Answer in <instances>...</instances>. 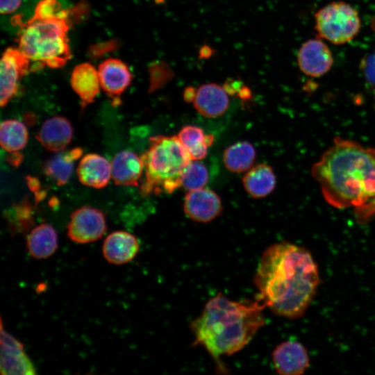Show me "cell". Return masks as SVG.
Here are the masks:
<instances>
[{
  "label": "cell",
  "mask_w": 375,
  "mask_h": 375,
  "mask_svg": "<svg viewBox=\"0 0 375 375\" xmlns=\"http://www.w3.org/2000/svg\"><path fill=\"white\" fill-rule=\"evenodd\" d=\"M319 281L317 266L309 251L286 242L263 251L253 277L258 299L274 314L290 319L304 314Z\"/></svg>",
  "instance_id": "cell-1"
},
{
  "label": "cell",
  "mask_w": 375,
  "mask_h": 375,
  "mask_svg": "<svg viewBox=\"0 0 375 375\" xmlns=\"http://www.w3.org/2000/svg\"><path fill=\"white\" fill-rule=\"evenodd\" d=\"M325 200L353 208L361 222L375 215V150L337 138L312 167Z\"/></svg>",
  "instance_id": "cell-2"
},
{
  "label": "cell",
  "mask_w": 375,
  "mask_h": 375,
  "mask_svg": "<svg viewBox=\"0 0 375 375\" xmlns=\"http://www.w3.org/2000/svg\"><path fill=\"white\" fill-rule=\"evenodd\" d=\"M265 306L256 301H233L221 293L210 299L201 314L190 322L194 344L204 347L221 373L227 372L220 358L243 349L265 324Z\"/></svg>",
  "instance_id": "cell-3"
},
{
  "label": "cell",
  "mask_w": 375,
  "mask_h": 375,
  "mask_svg": "<svg viewBox=\"0 0 375 375\" xmlns=\"http://www.w3.org/2000/svg\"><path fill=\"white\" fill-rule=\"evenodd\" d=\"M20 31L18 49L40 67L59 68L71 58L67 11L57 0H42L26 23L16 17Z\"/></svg>",
  "instance_id": "cell-4"
},
{
  "label": "cell",
  "mask_w": 375,
  "mask_h": 375,
  "mask_svg": "<svg viewBox=\"0 0 375 375\" xmlns=\"http://www.w3.org/2000/svg\"><path fill=\"white\" fill-rule=\"evenodd\" d=\"M140 157L144 170L140 193L144 196L171 194L181 187L183 173L192 160L177 136L150 138L149 148Z\"/></svg>",
  "instance_id": "cell-5"
},
{
  "label": "cell",
  "mask_w": 375,
  "mask_h": 375,
  "mask_svg": "<svg viewBox=\"0 0 375 375\" xmlns=\"http://www.w3.org/2000/svg\"><path fill=\"white\" fill-rule=\"evenodd\" d=\"M315 27L320 38L334 44H344L358 33L360 19L350 4L332 2L315 14Z\"/></svg>",
  "instance_id": "cell-6"
},
{
  "label": "cell",
  "mask_w": 375,
  "mask_h": 375,
  "mask_svg": "<svg viewBox=\"0 0 375 375\" xmlns=\"http://www.w3.org/2000/svg\"><path fill=\"white\" fill-rule=\"evenodd\" d=\"M107 230L104 214L90 206L78 208L71 215L67 237L78 244H87L102 238Z\"/></svg>",
  "instance_id": "cell-7"
},
{
  "label": "cell",
  "mask_w": 375,
  "mask_h": 375,
  "mask_svg": "<svg viewBox=\"0 0 375 375\" xmlns=\"http://www.w3.org/2000/svg\"><path fill=\"white\" fill-rule=\"evenodd\" d=\"M30 60L18 49L7 48L1 60L0 103L5 106L17 92L22 76L31 69Z\"/></svg>",
  "instance_id": "cell-8"
},
{
  "label": "cell",
  "mask_w": 375,
  "mask_h": 375,
  "mask_svg": "<svg viewBox=\"0 0 375 375\" xmlns=\"http://www.w3.org/2000/svg\"><path fill=\"white\" fill-rule=\"evenodd\" d=\"M297 63L300 70L311 77H319L332 67V53L322 38L310 39L300 47L297 54Z\"/></svg>",
  "instance_id": "cell-9"
},
{
  "label": "cell",
  "mask_w": 375,
  "mask_h": 375,
  "mask_svg": "<svg viewBox=\"0 0 375 375\" xmlns=\"http://www.w3.org/2000/svg\"><path fill=\"white\" fill-rule=\"evenodd\" d=\"M100 85L111 99L112 103H120V96L132 81L131 73L127 65L119 59L108 58L99 66Z\"/></svg>",
  "instance_id": "cell-10"
},
{
  "label": "cell",
  "mask_w": 375,
  "mask_h": 375,
  "mask_svg": "<svg viewBox=\"0 0 375 375\" xmlns=\"http://www.w3.org/2000/svg\"><path fill=\"white\" fill-rule=\"evenodd\" d=\"M183 210L190 219L207 223L221 213L222 201L214 191L202 188L189 191L186 194L183 201Z\"/></svg>",
  "instance_id": "cell-11"
},
{
  "label": "cell",
  "mask_w": 375,
  "mask_h": 375,
  "mask_svg": "<svg viewBox=\"0 0 375 375\" xmlns=\"http://www.w3.org/2000/svg\"><path fill=\"white\" fill-rule=\"evenodd\" d=\"M272 362L281 375H299L309 365L305 347L297 341H286L278 344L272 352Z\"/></svg>",
  "instance_id": "cell-12"
},
{
  "label": "cell",
  "mask_w": 375,
  "mask_h": 375,
  "mask_svg": "<svg viewBox=\"0 0 375 375\" xmlns=\"http://www.w3.org/2000/svg\"><path fill=\"white\" fill-rule=\"evenodd\" d=\"M1 335V374H35V369L24 353L23 344L3 331Z\"/></svg>",
  "instance_id": "cell-13"
},
{
  "label": "cell",
  "mask_w": 375,
  "mask_h": 375,
  "mask_svg": "<svg viewBox=\"0 0 375 375\" xmlns=\"http://www.w3.org/2000/svg\"><path fill=\"white\" fill-rule=\"evenodd\" d=\"M72 137V124L62 116H53L47 119L36 134L37 140L44 149L56 153L65 150Z\"/></svg>",
  "instance_id": "cell-14"
},
{
  "label": "cell",
  "mask_w": 375,
  "mask_h": 375,
  "mask_svg": "<svg viewBox=\"0 0 375 375\" xmlns=\"http://www.w3.org/2000/svg\"><path fill=\"white\" fill-rule=\"evenodd\" d=\"M139 249L138 239L124 231H117L109 234L102 247L103 257L108 262L115 265H122L131 261Z\"/></svg>",
  "instance_id": "cell-15"
},
{
  "label": "cell",
  "mask_w": 375,
  "mask_h": 375,
  "mask_svg": "<svg viewBox=\"0 0 375 375\" xmlns=\"http://www.w3.org/2000/svg\"><path fill=\"white\" fill-rule=\"evenodd\" d=\"M193 103L202 115L215 118L223 115L229 104V98L224 87L216 83H206L195 90Z\"/></svg>",
  "instance_id": "cell-16"
},
{
  "label": "cell",
  "mask_w": 375,
  "mask_h": 375,
  "mask_svg": "<svg viewBox=\"0 0 375 375\" xmlns=\"http://www.w3.org/2000/svg\"><path fill=\"white\" fill-rule=\"evenodd\" d=\"M79 181L84 185L102 188L106 187L111 176V164L102 156L88 153L81 159L77 167Z\"/></svg>",
  "instance_id": "cell-17"
},
{
  "label": "cell",
  "mask_w": 375,
  "mask_h": 375,
  "mask_svg": "<svg viewBox=\"0 0 375 375\" xmlns=\"http://www.w3.org/2000/svg\"><path fill=\"white\" fill-rule=\"evenodd\" d=\"M144 170L141 157L131 151L117 153L111 162V176L118 185L138 186Z\"/></svg>",
  "instance_id": "cell-18"
},
{
  "label": "cell",
  "mask_w": 375,
  "mask_h": 375,
  "mask_svg": "<svg viewBox=\"0 0 375 375\" xmlns=\"http://www.w3.org/2000/svg\"><path fill=\"white\" fill-rule=\"evenodd\" d=\"M71 85L80 97L83 107L92 103L101 87L98 70L89 63L76 65L72 73Z\"/></svg>",
  "instance_id": "cell-19"
},
{
  "label": "cell",
  "mask_w": 375,
  "mask_h": 375,
  "mask_svg": "<svg viewBox=\"0 0 375 375\" xmlns=\"http://www.w3.org/2000/svg\"><path fill=\"white\" fill-rule=\"evenodd\" d=\"M58 246V235L53 227L41 224L33 228L26 237V247L35 259H45L52 256Z\"/></svg>",
  "instance_id": "cell-20"
},
{
  "label": "cell",
  "mask_w": 375,
  "mask_h": 375,
  "mask_svg": "<svg viewBox=\"0 0 375 375\" xmlns=\"http://www.w3.org/2000/svg\"><path fill=\"white\" fill-rule=\"evenodd\" d=\"M246 192L253 198H262L270 194L276 185L275 174L270 166L258 164L251 167L242 178Z\"/></svg>",
  "instance_id": "cell-21"
},
{
  "label": "cell",
  "mask_w": 375,
  "mask_h": 375,
  "mask_svg": "<svg viewBox=\"0 0 375 375\" xmlns=\"http://www.w3.org/2000/svg\"><path fill=\"white\" fill-rule=\"evenodd\" d=\"M83 149L75 147L68 151L58 152L44 165V173L58 185H62L69 181L75 162L82 156Z\"/></svg>",
  "instance_id": "cell-22"
},
{
  "label": "cell",
  "mask_w": 375,
  "mask_h": 375,
  "mask_svg": "<svg viewBox=\"0 0 375 375\" xmlns=\"http://www.w3.org/2000/svg\"><path fill=\"white\" fill-rule=\"evenodd\" d=\"M177 137L194 160H199L206 156L208 147L214 140L213 135H206L201 128L192 125L183 126Z\"/></svg>",
  "instance_id": "cell-23"
},
{
  "label": "cell",
  "mask_w": 375,
  "mask_h": 375,
  "mask_svg": "<svg viewBox=\"0 0 375 375\" xmlns=\"http://www.w3.org/2000/svg\"><path fill=\"white\" fill-rule=\"evenodd\" d=\"M255 158L254 147L246 141L238 142L229 146L223 153V161L226 167L237 173L249 170L252 167Z\"/></svg>",
  "instance_id": "cell-24"
},
{
  "label": "cell",
  "mask_w": 375,
  "mask_h": 375,
  "mask_svg": "<svg viewBox=\"0 0 375 375\" xmlns=\"http://www.w3.org/2000/svg\"><path fill=\"white\" fill-rule=\"evenodd\" d=\"M28 133L26 126L17 119H6L0 126V143L8 152H16L24 149L28 142Z\"/></svg>",
  "instance_id": "cell-25"
},
{
  "label": "cell",
  "mask_w": 375,
  "mask_h": 375,
  "mask_svg": "<svg viewBox=\"0 0 375 375\" xmlns=\"http://www.w3.org/2000/svg\"><path fill=\"white\" fill-rule=\"evenodd\" d=\"M208 181L206 167L199 160H192L183 173L181 186L189 192L204 188Z\"/></svg>",
  "instance_id": "cell-26"
},
{
  "label": "cell",
  "mask_w": 375,
  "mask_h": 375,
  "mask_svg": "<svg viewBox=\"0 0 375 375\" xmlns=\"http://www.w3.org/2000/svg\"><path fill=\"white\" fill-rule=\"evenodd\" d=\"M362 67L367 81L375 88V52L363 60Z\"/></svg>",
  "instance_id": "cell-27"
},
{
  "label": "cell",
  "mask_w": 375,
  "mask_h": 375,
  "mask_svg": "<svg viewBox=\"0 0 375 375\" xmlns=\"http://www.w3.org/2000/svg\"><path fill=\"white\" fill-rule=\"evenodd\" d=\"M22 0H0V12L2 15L13 12L18 8Z\"/></svg>",
  "instance_id": "cell-28"
},
{
  "label": "cell",
  "mask_w": 375,
  "mask_h": 375,
  "mask_svg": "<svg viewBox=\"0 0 375 375\" xmlns=\"http://www.w3.org/2000/svg\"><path fill=\"white\" fill-rule=\"evenodd\" d=\"M22 155L18 153V151L12 152V154L10 156V158H8L10 163L14 165H17L20 163L22 160Z\"/></svg>",
  "instance_id": "cell-29"
}]
</instances>
